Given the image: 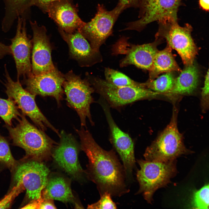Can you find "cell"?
I'll use <instances>...</instances> for the list:
<instances>
[{
  "label": "cell",
  "instance_id": "cell-1",
  "mask_svg": "<svg viewBox=\"0 0 209 209\" xmlns=\"http://www.w3.org/2000/svg\"><path fill=\"white\" fill-rule=\"evenodd\" d=\"M75 129L80 137V147L88 159L86 173L96 185L100 196L107 192L120 197L128 193L130 190L123 166L113 149L107 151L102 148L87 128Z\"/></svg>",
  "mask_w": 209,
  "mask_h": 209
},
{
  "label": "cell",
  "instance_id": "cell-2",
  "mask_svg": "<svg viewBox=\"0 0 209 209\" xmlns=\"http://www.w3.org/2000/svg\"><path fill=\"white\" fill-rule=\"evenodd\" d=\"M14 127L6 125L14 145L23 149L26 154L39 161L46 159L57 144L44 131L31 124L24 114Z\"/></svg>",
  "mask_w": 209,
  "mask_h": 209
},
{
  "label": "cell",
  "instance_id": "cell-3",
  "mask_svg": "<svg viewBox=\"0 0 209 209\" xmlns=\"http://www.w3.org/2000/svg\"><path fill=\"white\" fill-rule=\"evenodd\" d=\"M178 114L174 105L170 122L146 149L143 155L145 160L167 162L193 153L185 147L183 136L178 129Z\"/></svg>",
  "mask_w": 209,
  "mask_h": 209
},
{
  "label": "cell",
  "instance_id": "cell-4",
  "mask_svg": "<svg viewBox=\"0 0 209 209\" xmlns=\"http://www.w3.org/2000/svg\"><path fill=\"white\" fill-rule=\"evenodd\" d=\"M137 162L140 169L136 174L139 186L136 194H142L147 202L151 203L155 191L167 186L176 174V160L163 162L141 159Z\"/></svg>",
  "mask_w": 209,
  "mask_h": 209
},
{
  "label": "cell",
  "instance_id": "cell-5",
  "mask_svg": "<svg viewBox=\"0 0 209 209\" xmlns=\"http://www.w3.org/2000/svg\"><path fill=\"white\" fill-rule=\"evenodd\" d=\"M157 22L158 29L155 37L165 39L167 44L177 52L185 66L194 63L198 49L192 37L190 24H186L181 26L177 20L170 18Z\"/></svg>",
  "mask_w": 209,
  "mask_h": 209
},
{
  "label": "cell",
  "instance_id": "cell-6",
  "mask_svg": "<svg viewBox=\"0 0 209 209\" xmlns=\"http://www.w3.org/2000/svg\"><path fill=\"white\" fill-rule=\"evenodd\" d=\"M88 81L110 107L119 109L135 102L155 98L160 95L146 87H118L105 80L88 75Z\"/></svg>",
  "mask_w": 209,
  "mask_h": 209
},
{
  "label": "cell",
  "instance_id": "cell-7",
  "mask_svg": "<svg viewBox=\"0 0 209 209\" xmlns=\"http://www.w3.org/2000/svg\"><path fill=\"white\" fill-rule=\"evenodd\" d=\"M64 75L65 79L62 87L68 105L77 112L81 127L87 128V118L91 125H94L90 108L91 105L94 102L92 96L94 89L87 79H82L72 71Z\"/></svg>",
  "mask_w": 209,
  "mask_h": 209
},
{
  "label": "cell",
  "instance_id": "cell-8",
  "mask_svg": "<svg viewBox=\"0 0 209 209\" xmlns=\"http://www.w3.org/2000/svg\"><path fill=\"white\" fill-rule=\"evenodd\" d=\"M125 9L118 3L113 9L108 11L104 5L98 4L94 17L90 21L85 22L78 30L89 41L93 49L99 51L101 46L112 35L115 24Z\"/></svg>",
  "mask_w": 209,
  "mask_h": 209
},
{
  "label": "cell",
  "instance_id": "cell-9",
  "mask_svg": "<svg viewBox=\"0 0 209 209\" xmlns=\"http://www.w3.org/2000/svg\"><path fill=\"white\" fill-rule=\"evenodd\" d=\"M6 80L4 83L6 93L8 98L12 99L17 105L22 113L28 116L38 128L45 131L49 128L55 133L59 137L60 133L41 112L37 105L36 96L24 89L19 79L14 81L10 77L6 65L5 66Z\"/></svg>",
  "mask_w": 209,
  "mask_h": 209
},
{
  "label": "cell",
  "instance_id": "cell-10",
  "mask_svg": "<svg viewBox=\"0 0 209 209\" xmlns=\"http://www.w3.org/2000/svg\"><path fill=\"white\" fill-rule=\"evenodd\" d=\"M98 102L103 109L109 126L110 141L122 162L126 180L132 181L133 172L136 168L134 143L129 135L117 125L112 116L110 107L106 101L102 99Z\"/></svg>",
  "mask_w": 209,
  "mask_h": 209
},
{
  "label": "cell",
  "instance_id": "cell-11",
  "mask_svg": "<svg viewBox=\"0 0 209 209\" xmlns=\"http://www.w3.org/2000/svg\"><path fill=\"white\" fill-rule=\"evenodd\" d=\"M183 0H140L137 20L126 24L123 30L140 32L149 24L167 18L177 20V13Z\"/></svg>",
  "mask_w": 209,
  "mask_h": 209
},
{
  "label": "cell",
  "instance_id": "cell-12",
  "mask_svg": "<svg viewBox=\"0 0 209 209\" xmlns=\"http://www.w3.org/2000/svg\"><path fill=\"white\" fill-rule=\"evenodd\" d=\"M155 38V41L152 43L139 45L128 42V37L120 38L113 47V54L125 55L120 62V67L134 65L149 71L152 68L154 57L158 51L157 46L163 40L158 37Z\"/></svg>",
  "mask_w": 209,
  "mask_h": 209
},
{
  "label": "cell",
  "instance_id": "cell-13",
  "mask_svg": "<svg viewBox=\"0 0 209 209\" xmlns=\"http://www.w3.org/2000/svg\"><path fill=\"white\" fill-rule=\"evenodd\" d=\"M15 170V181L26 190L28 198L31 201L40 199L50 172L46 165L41 161L32 159L18 165Z\"/></svg>",
  "mask_w": 209,
  "mask_h": 209
},
{
  "label": "cell",
  "instance_id": "cell-14",
  "mask_svg": "<svg viewBox=\"0 0 209 209\" xmlns=\"http://www.w3.org/2000/svg\"><path fill=\"white\" fill-rule=\"evenodd\" d=\"M60 141L52 152L53 158L57 165L74 179L82 177L84 171L78 159L80 146L74 136L64 130L60 133Z\"/></svg>",
  "mask_w": 209,
  "mask_h": 209
},
{
  "label": "cell",
  "instance_id": "cell-15",
  "mask_svg": "<svg viewBox=\"0 0 209 209\" xmlns=\"http://www.w3.org/2000/svg\"><path fill=\"white\" fill-rule=\"evenodd\" d=\"M64 75L55 68L51 70L38 75L24 78L22 82L25 89L36 96H50L54 98L58 106L60 105L64 93L62 87Z\"/></svg>",
  "mask_w": 209,
  "mask_h": 209
},
{
  "label": "cell",
  "instance_id": "cell-16",
  "mask_svg": "<svg viewBox=\"0 0 209 209\" xmlns=\"http://www.w3.org/2000/svg\"><path fill=\"white\" fill-rule=\"evenodd\" d=\"M17 18L16 35L11 39L10 46L15 63L18 79L20 77L24 78L32 74L30 60L32 45L31 41L27 34L26 18L19 16Z\"/></svg>",
  "mask_w": 209,
  "mask_h": 209
},
{
  "label": "cell",
  "instance_id": "cell-17",
  "mask_svg": "<svg viewBox=\"0 0 209 209\" xmlns=\"http://www.w3.org/2000/svg\"><path fill=\"white\" fill-rule=\"evenodd\" d=\"M33 32L32 53V72L38 75L47 72L55 68L52 62V48L46 30L39 26L37 22L30 21Z\"/></svg>",
  "mask_w": 209,
  "mask_h": 209
},
{
  "label": "cell",
  "instance_id": "cell-18",
  "mask_svg": "<svg viewBox=\"0 0 209 209\" xmlns=\"http://www.w3.org/2000/svg\"><path fill=\"white\" fill-rule=\"evenodd\" d=\"M63 39L67 44L70 56L82 66H89L102 60L100 51L93 49L87 39L78 30L69 33L59 28Z\"/></svg>",
  "mask_w": 209,
  "mask_h": 209
},
{
  "label": "cell",
  "instance_id": "cell-19",
  "mask_svg": "<svg viewBox=\"0 0 209 209\" xmlns=\"http://www.w3.org/2000/svg\"><path fill=\"white\" fill-rule=\"evenodd\" d=\"M46 12L66 32L74 33L84 24L78 15L76 9L69 0H60L50 4Z\"/></svg>",
  "mask_w": 209,
  "mask_h": 209
},
{
  "label": "cell",
  "instance_id": "cell-20",
  "mask_svg": "<svg viewBox=\"0 0 209 209\" xmlns=\"http://www.w3.org/2000/svg\"><path fill=\"white\" fill-rule=\"evenodd\" d=\"M199 78V71L194 63L185 66L175 78L172 89L165 96L174 103L181 96L193 94L197 88Z\"/></svg>",
  "mask_w": 209,
  "mask_h": 209
},
{
  "label": "cell",
  "instance_id": "cell-21",
  "mask_svg": "<svg viewBox=\"0 0 209 209\" xmlns=\"http://www.w3.org/2000/svg\"><path fill=\"white\" fill-rule=\"evenodd\" d=\"M41 197L64 203L72 202L74 200L69 182L64 177L57 175L48 177Z\"/></svg>",
  "mask_w": 209,
  "mask_h": 209
},
{
  "label": "cell",
  "instance_id": "cell-22",
  "mask_svg": "<svg viewBox=\"0 0 209 209\" xmlns=\"http://www.w3.org/2000/svg\"><path fill=\"white\" fill-rule=\"evenodd\" d=\"M172 49L167 44L163 49L158 50L154 57L152 68L148 71V80L154 79L164 73L181 71L182 70L172 54Z\"/></svg>",
  "mask_w": 209,
  "mask_h": 209
},
{
  "label": "cell",
  "instance_id": "cell-23",
  "mask_svg": "<svg viewBox=\"0 0 209 209\" xmlns=\"http://www.w3.org/2000/svg\"><path fill=\"white\" fill-rule=\"evenodd\" d=\"M31 0H3L5 13L2 23V28L4 32H8L14 21L22 16L30 7Z\"/></svg>",
  "mask_w": 209,
  "mask_h": 209
},
{
  "label": "cell",
  "instance_id": "cell-24",
  "mask_svg": "<svg viewBox=\"0 0 209 209\" xmlns=\"http://www.w3.org/2000/svg\"><path fill=\"white\" fill-rule=\"evenodd\" d=\"M172 72L166 73L152 80L143 83L145 87L160 95H165L172 89L175 80Z\"/></svg>",
  "mask_w": 209,
  "mask_h": 209
},
{
  "label": "cell",
  "instance_id": "cell-25",
  "mask_svg": "<svg viewBox=\"0 0 209 209\" xmlns=\"http://www.w3.org/2000/svg\"><path fill=\"white\" fill-rule=\"evenodd\" d=\"M104 73L105 80L115 86L145 87L143 83L135 81L125 74L113 69L105 68Z\"/></svg>",
  "mask_w": 209,
  "mask_h": 209
},
{
  "label": "cell",
  "instance_id": "cell-26",
  "mask_svg": "<svg viewBox=\"0 0 209 209\" xmlns=\"http://www.w3.org/2000/svg\"><path fill=\"white\" fill-rule=\"evenodd\" d=\"M21 115L16 104L12 99L0 98V117L6 125L12 126V120H17Z\"/></svg>",
  "mask_w": 209,
  "mask_h": 209
},
{
  "label": "cell",
  "instance_id": "cell-27",
  "mask_svg": "<svg viewBox=\"0 0 209 209\" xmlns=\"http://www.w3.org/2000/svg\"><path fill=\"white\" fill-rule=\"evenodd\" d=\"M0 161L12 171L18 165L11 153L8 144L5 138L0 135Z\"/></svg>",
  "mask_w": 209,
  "mask_h": 209
},
{
  "label": "cell",
  "instance_id": "cell-28",
  "mask_svg": "<svg viewBox=\"0 0 209 209\" xmlns=\"http://www.w3.org/2000/svg\"><path fill=\"white\" fill-rule=\"evenodd\" d=\"M209 186L208 184H206L194 192L192 201L194 208H209Z\"/></svg>",
  "mask_w": 209,
  "mask_h": 209
},
{
  "label": "cell",
  "instance_id": "cell-29",
  "mask_svg": "<svg viewBox=\"0 0 209 209\" xmlns=\"http://www.w3.org/2000/svg\"><path fill=\"white\" fill-rule=\"evenodd\" d=\"M100 199L97 202L88 205V209H116V203L112 201L111 195L109 193H105L100 196Z\"/></svg>",
  "mask_w": 209,
  "mask_h": 209
},
{
  "label": "cell",
  "instance_id": "cell-30",
  "mask_svg": "<svg viewBox=\"0 0 209 209\" xmlns=\"http://www.w3.org/2000/svg\"><path fill=\"white\" fill-rule=\"evenodd\" d=\"M24 190L22 184L19 183H17L16 185L14 187L10 192L0 201V209L8 208L15 197Z\"/></svg>",
  "mask_w": 209,
  "mask_h": 209
},
{
  "label": "cell",
  "instance_id": "cell-31",
  "mask_svg": "<svg viewBox=\"0 0 209 209\" xmlns=\"http://www.w3.org/2000/svg\"><path fill=\"white\" fill-rule=\"evenodd\" d=\"M203 87L201 89L200 99V105L202 112L205 113L209 109V70H208L205 77Z\"/></svg>",
  "mask_w": 209,
  "mask_h": 209
},
{
  "label": "cell",
  "instance_id": "cell-32",
  "mask_svg": "<svg viewBox=\"0 0 209 209\" xmlns=\"http://www.w3.org/2000/svg\"><path fill=\"white\" fill-rule=\"evenodd\" d=\"M60 0H31L30 6H35L46 11L47 8L51 3Z\"/></svg>",
  "mask_w": 209,
  "mask_h": 209
},
{
  "label": "cell",
  "instance_id": "cell-33",
  "mask_svg": "<svg viewBox=\"0 0 209 209\" xmlns=\"http://www.w3.org/2000/svg\"><path fill=\"white\" fill-rule=\"evenodd\" d=\"M39 207L38 209H56L53 200L41 198L39 199Z\"/></svg>",
  "mask_w": 209,
  "mask_h": 209
},
{
  "label": "cell",
  "instance_id": "cell-34",
  "mask_svg": "<svg viewBox=\"0 0 209 209\" xmlns=\"http://www.w3.org/2000/svg\"><path fill=\"white\" fill-rule=\"evenodd\" d=\"M140 0H118V3L123 6L125 9L130 8H138Z\"/></svg>",
  "mask_w": 209,
  "mask_h": 209
},
{
  "label": "cell",
  "instance_id": "cell-35",
  "mask_svg": "<svg viewBox=\"0 0 209 209\" xmlns=\"http://www.w3.org/2000/svg\"><path fill=\"white\" fill-rule=\"evenodd\" d=\"M11 52L9 46L0 42V59L7 55H11Z\"/></svg>",
  "mask_w": 209,
  "mask_h": 209
},
{
  "label": "cell",
  "instance_id": "cell-36",
  "mask_svg": "<svg viewBox=\"0 0 209 209\" xmlns=\"http://www.w3.org/2000/svg\"><path fill=\"white\" fill-rule=\"evenodd\" d=\"M39 199L31 201L28 204L22 208L23 209H39Z\"/></svg>",
  "mask_w": 209,
  "mask_h": 209
}]
</instances>
